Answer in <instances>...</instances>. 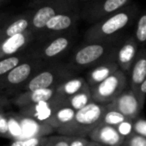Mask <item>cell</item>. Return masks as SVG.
I'll use <instances>...</instances> for the list:
<instances>
[{
    "mask_svg": "<svg viewBox=\"0 0 146 146\" xmlns=\"http://www.w3.org/2000/svg\"><path fill=\"white\" fill-rule=\"evenodd\" d=\"M139 49L140 46L134 39L133 35L126 37L125 39L120 41L118 44L115 55L116 62H117L120 70L123 71L126 75L129 74Z\"/></svg>",
    "mask_w": 146,
    "mask_h": 146,
    "instance_id": "cell-12",
    "label": "cell"
},
{
    "mask_svg": "<svg viewBox=\"0 0 146 146\" xmlns=\"http://www.w3.org/2000/svg\"><path fill=\"white\" fill-rule=\"evenodd\" d=\"M138 94H139V96L142 98V99L145 100V97H146V78H145V80L143 81V83L140 85Z\"/></svg>",
    "mask_w": 146,
    "mask_h": 146,
    "instance_id": "cell-34",
    "label": "cell"
},
{
    "mask_svg": "<svg viewBox=\"0 0 146 146\" xmlns=\"http://www.w3.org/2000/svg\"><path fill=\"white\" fill-rule=\"evenodd\" d=\"M79 19L80 14H77L74 11L58 13L47 22L41 34L48 39L51 37L65 34V33L74 32V29Z\"/></svg>",
    "mask_w": 146,
    "mask_h": 146,
    "instance_id": "cell-10",
    "label": "cell"
},
{
    "mask_svg": "<svg viewBox=\"0 0 146 146\" xmlns=\"http://www.w3.org/2000/svg\"><path fill=\"white\" fill-rule=\"evenodd\" d=\"M118 69H119V66L116 62V57L113 56L104 62L90 68L87 71L85 79L89 87H93V86L99 84L100 82L104 81L106 78L112 75Z\"/></svg>",
    "mask_w": 146,
    "mask_h": 146,
    "instance_id": "cell-17",
    "label": "cell"
},
{
    "mask_svg": "<svg viewBox=\"0 0 146 146\" xmlns=\"http://www.w3.org/2000/svg\"><path fill=\"white\" fill-rule=\"evenodd\" d=\"M31 16H32V13L25 12L11 19L8 23H5L4 25H2V27L0 29V42L9 38V37L19 34V33H23L30 30Z\"/></svg>",
    "mask_w": 146,
    "mask_h": 146,
    "instance_id": "cell-19",
    "label": "cell"
},
{
    "mask_svg": "<svg viewBox=\"0 0 146 146\" xmlns=\"http://www.w3.org/2000/svg\"><path fill=\"white\" fill-rule=\"evenodd\" d=\"M89 87L87 81L82 76H72L55 87V96L59 99H66L78 92L83 91Z\"/></svg>",
    "mask_w": 146,
    "mask_h": 146,
    "instance_id": "cell-20",
    "label": "cell"
},
{
    "mask_svg": "<svg viewBox=\"0 0 146 146\" xmlns=\"http://www.w3.org/2000/svg\"><path fill=\"white\" fill-rule=\"evenodd\" d=\"M61 102H62V99H59L56 96H54V98L50 101L41 102V103L34 104V105L20 108L19 114L23 117L48 125V122L52 117L53 112L55 111L57 106L61 104Z\"/></svg>",
    "mask_w": 146,
    "mask_h": 146,
    "instance_id": "cell-13",
    "label": "cell"
},
{
    "mask_svg": "<svg viewBox=\"0 0 146 146\" xmlns=\"http://www.w3.org/2000/svg\"><path fill=\"white\" fill-rule=\"evenodd\" d=\"M76 1H82V2H90V1H93V0H76Z\"/></svg>",
    "mask_w": 146,
    "mask_h": 146,
    "instance_id": "cell-38",
    "label": "cell"
},
{
    "mask_svg": "<svg viewBox=\"0 0 146 146\" xmlns=\"http://www.w3.org/2000/svg\"><path fill=\"white\" fill-rule=\"evenodd\" d=\"M75 40L73 32L51 37L38 47L32 55L44 63L46 61L56 60L71 50Z\"/></svg>",
    "mask_w": 146,
    "mask_h": 146,
    "instance_id": "cell-7",
    "label": "cell"
},
{
    "mask_svg": "<svg viewBox=\"0 0 146 146\" xmlns=\"http://www.w3.org/2000/svg\"><path fill=\"white\" fill-rule=\"evenodd\" d=\"M76 111L73 108L63 104V101L61 104H59L56 107L55 111L53 112L52 117L50 118L48 122V125L51 126L55 131L61 129V128L67 126L75 116Z\"/></svg>",
    "mask_w": 146,
    "mask_h": 146,
    "instance_id": "cell-21",
    "label": "cell"
},
{
    "mask_svg": "<svg viewBox=\"0 0 146 146\" xmlns=\"http://www.w3.org/2000/svg\"><path fill=\"white\" fill-rule=\"evenodd\" d=\"M6 20V15H4V14H0V26H2V25H4L3 24V22Z\"/></svg>",
    "mask_w": 146,
    "mask_h": 146,
    "instance_id": "cell-37",
    "label": "cell"
},
{
    "mask_svg": "<svg viewBox=\"0 0 146 146\" xmlns=\"http://www.w3.org/2000/svg\"><path fill=\"white\" fill-rule=\"evenodd\" d=\"M1 27H2V26H0V29H1Z\"/></svg>",
    "mask_w": 146,
    "mask_h": 146,
    "instance_id": "cell-39",
    "label": "cell"
},
{
    "mask_svg": "<svg viewBox=\"0 0 146 146\" xmlns=\"http://www.w3.org/2000/svg\"><path fill=\"white\" fill-rule=\"evenodd\" d=\"M51 2L54 3H63V4H70L73 5V2L76 1V0H50Z\"/></svg>",
    "mask_w": 146,
    "mask_h": 146,
    "instance_id": "cell-35",
    "label": "cell"
},
{
    "mask_svg": "<svg viewBox=\"0 0 146 146\" xmlns=\"http://www.w3.org/2000/svg\"><path fill=\"white\" fill-rule=\"evenodd\" d=\"M44 64L43 61L31 54L29 58L0 78V90H14L15 88L20 89L28 80H30L43 68Z\"/></svg>",
    "mask_w": 146,
    "mask_h": 146,
    "instance_id": "cell-5",
    "label": "cell"
},
{
    "mask_svg": "<svg viewBox=\"0 0 146 146\" xmlns=\"http://www.w3.org/2000/svg\"><path fill=\"white\" fill-rule=\"evenodd\" d=\"M1 2H2V1H0V3H1Z\"/></svg>",
    "mask_w": 146,
    "mask_h": 146,
    "instance_id": "cell-40",
    "label": "cell"
},
{
    "mask_svg": "<svg viewBox=\"0 0 146 146\" xmlns=\"http://www.w3.org/2000/svg\"><path fill=\"white\" fill-rule=\"evenodd\" d=\"M74 73L67 68L66 65H51L42 68L30 80L20 88V92L37 89L55 88L68 78L72 77Z\"/></svg>",
    "mask_w": 146,
    "mask_h": 146,
    "instance_id": "cell-4",
    "label": "cell"
},
{
    "mask_svg": "<svg viewBox=\"0 0 146 146\" xmlns=\"http://www.w3.org/2000/svg\"><path fill=\"white\" fill-rule=\"evenodd\" d=\"M127 75L123 71L118 69L104 81L90 87L92 101L102 105H108L124 90L127 89Z\"/></svg>",
    "mask_w": 146,
    "mask_h": 146,
    "instance_id": "cell-6",
    "label": "cell"
},
{
    "mask_svg": "<svg viewBox=\"0 0 146 146\" xmlns=\"http://www.w3.org/2000/svg\"><path fill=\"white\" fill-rule=\"evenodd\" d=\"M125 119H127V118H126L123 114L120 113V112L116 111V110H114V109L107 108L103 118H102L101 123L116 127V126L119 125V124L121 123V122H123Z\"/></svg>",
    "mask_w": 146,
    "mask_h": 146,
    "instance_id": "cell-27",
    "label": "cell"
},
{
    "mask_svg": "<svg viewBox=\"0 0 146 146\" xmlns=\"http://www.w3.org/2000/svg\"><path fill=\"white\" fill-rule=\"evenodd\" d=\"M0 1H3V0H0Z\"/></svg>",
    "mask_w": 146,
    "mask_h": 146,
    "instance_id": "cell-41",
    "label": "cell"
},
{
    "mask_svg": "<svg viewBox=\"0 0 146 146\" xmlns=\"http://www.w3.org/2000/svg\"><path fill=\"white\" fill-rule=\"evenodd\" d=\"M86 146H103V145H101V144L97 143V142H94V141H92V140L89 139V141H88V143Z\"/></svg>",
    "mask_w": 146,
    "mask_h": 146,
    "instance_id": "cell-36",
    "label": "cell"
},
{
    "mask_svg": "<svg viewBox=\"0 0 146 146\" xmlns=\"http://www.w3.org/2000/svg\"><path fill=\"white\" fill-rule=\"evenodd\" d=\"M10 123H11L10 114L4 112V110L0 111V137H4V138L14 140L13 134L11 132Z\"/></svg>",
    "mask_w": 146,
    "mask_h": 146,
    "instance_id": "cell-26",
    "label": "cell"
},
{
    "mask_svg": "<svg viewBox=\"0 0 146 146\" xmlns=\"http://www.w3.org/2000/svg\"><path fill=\"white\" fill-rule=\"evenodd\" d=\"M29 57H30V55L27 54H16L0 59V78L6 75L7 73L10 72L13 68H15L17 65L22 63Z\"/></svg>",
    "mask_w": 146,
    "mask_h": 146,
    "instance_id": "cell-24",
    "label": "cell"
},
{
    "mask_svg": "<svg viewBox=\"0 0 146 146\" xmlns=\"http://www.w3.org/2000/svg\"><path fill=\"white\" fill-rule=\"evenodd\" d=\"M122 146H124V145H122Z\"/></svg>",
    "mask_w": 146,
    "mask_h": 146,
    "instance_id": "cell-42",
    "label": "cell"
},
{
    "mask_svg": "<svg viewBox=\"0 0 146 146\" xmlns=\"http://www.w3.org/2000/svg\"><path fill=\"white\" fill-rule=\"evenodd\" d=\"M89 141V138L81 136H71V141L69 146H86Z\"/></svg>",
    "mask_w": 146,
    "mask_h": 146,
    "instance_id": "cell-32",
    "label": "cell"
},
{
    "mask_svg": "<svg viewBox=\"0 0 146 146\" xmlns=\"http://www.w3.org/2000/svg\"><path fill=\"white\" fill-rule=\"evenodd\" d=\"M71 141V136L65 135H52L48 136L44 146H69Z\"/></svg>",
    "mask_w": 146,
    "mask_h": 146,
    "instance_id": "cell-28",
    "label": "cell"
},
{
    "mask_svg": "<svg viewBox=\"0 0 146 146\" xmlns=\"http://www.w3.org/2000/svg\"><path fill=\"white\" fill-rule=\"evenodd\" d=\"M8 99L7 97L4 95V94H1L0 93V111H2L4 110V108L8 105Z\"/></svg>",
    "mask_w": 146,
    "mask_h": 146,
    "instance_id": "cell-33",
    "label": "cell"
},
{
    "mask_svg": "<svg viewBox=\"0 0 146 146\" xmlns=\"http://www.w3.org/2000/svg\"><path fill=\"white\" fill-rule=\"evenodd\" d=\"M139 7L132 3L126 8L92 24L84 33V42H118L121 34L135 24Z\"/></svg>",
    "mask_w": 146,
    "mask_h": 146,
    "instance_id": "cell-1",
    "label": "cell"
},
{
    "mask_svg": "<svg viewBox=\"0 0 146 146\" xmlns=\"http://www.w3.org/2000/svg\"><path fill=\"white\" fill-rule=\"evenodd\" d=\"M146 78V48L141 47L138 51L131 70L129 72V85L134 92L138 94L140 85ZM139 95V94H138Z\"/></svg>",
    "mask_w": 146,
    "mask_h": 146,
    "instance_id": "cell-18",
    "label": "cell"
},
{
    "mask_svg": "<svg viewBox=\"0 0 146 146\" xmlns=\"http://www.w3.org/2000/svg\"><path fill=\"white\" fill-rule=\"evenodd\" d=\"M90 140L103 146H122L124 144V139L114 126L99 124L88 136Z\"/></svg>",
    "mask_w": 146,
    "mask_h": 146,
    "instance_id": "cell-16",
    "label": "cell"
},
{
    "mask_svg": "<svg viewBox=\"0 0 146 146\" xmlns=\"http://www.w3.org/2000/svg\"><path fill=\"white\" fill-rule=\"evenodd\" d=\"M116 129H117L118 133L126 139L127 137H129L130 135L134 133V128H133V120L130 119H125L123 122L119 124V125L116 126Z\"/></svg>",
    "mask_w": 146,
    "mask_h": 146,
    "instance_id": "cell-29",
    "label": "cell"
},
{
    "mask_svg": "<svg viewBox=\"0 0 146 146\" xmlns=\"http://www.w3.org/2000/svg\"><path fill=\"white\" fill-rule=\"evenodd\" d=\"M73 5L63 4V3H47L42 5L41 7L37 8L31 16L30 23V31L34 35L41 33L45 28L47 22L52 18L53 16L57 15L58 13L66 12V11H73Z\"/></svg>",
    "mask_w": 146,
    "mask_h": 146,
    "instance_id": "cell-11",
    "label": "cell"
},
{
    "mask_svg": "<svg viewBox=\"0 0 146 146\" xmlns=\"http://www.w3.org/2000/svg\"><path fill=\"white\" fill-rule=\"evenodd\" d=\"M133 0H93L87 2L82 9L80 16L92 24L126 8Z\"/></svg>",
    "mask_w": 146,
    "mask_h": 146,
    "instance_id": "cell-8",
    "label": "cell"
},
{
    "mask_svg": "<svg viewBox=\"0 0 146 146\" xmlns=\"http://www.w3.org/2000/svg\"><path fill=\"white\" fill-rule=\"evenodd\" d=\"M124 146H146V138L141 135L133 133L124 141Z\"/></svg>",
    "mask_w": 146,
    "mask_h": 146,
    "instance_id": "cell-30",
    "label": "cell"
},
{
    "mask_svg": "<svg viewBox=\"0 0 146 146\" xmlns=\"http://www.w3.org/2000/svg\"><path fill=\"white\" fill-rule=\"evenodd\" d=\"M121 41V40H120ZM118 42H84L73 51L65 65L73 73L86 70L115 56Z\"/></svg>",
    "mask_w": 146,
    "mask_h": 146,
    "instance_id": "cell-2",
    "label": "cell"
},
{
    "mask_svg": "<svg viewBox=\"0 0 146 146\" xmlns=\"http://www.w3.org/2000/svg\"><path fill=\"white\" fill-rule=\"evenodd\" d=\"M107 110V106L91 101L88 105L77 110L74 119L67 126L57 130L59 135L81 136L87 137L89 134L101 124L102 118Z\"/></svg>",
    "mask_w": 146,
    "mask_h": 146,
    "instance_id": "cell-3",
    "label": "cell"
},
{
    "mask_svg": "<svg viewBox=\"0 0 146 146\" xmlns=\"http://www.w3.org/2000/svg\"><path fill=\"white\" fill-rule=\"evenodd\" d=\"M35 35L30 30L19 33L0 42V59L19 54L31 42Z\"/></svg>",
    "mask_w": 146,
    "mask_h": 146,
    "instance_id": "cell-15",
    "label": "cell"
},
{
    "mask_svg": "<svg viewBox=\"0 0 146 146\" xmlns=\"http://www.w3.org/2000/svg\"><path fill=\"white\" fill-rule=\"evenodd\" d=\"M55 88H48V89H37L30 90V91L19 92L11 100L15 106L20 108L26 106L34 105L41 102L50 101L55 96Z\"/></svg>",
    "mask_w": 146,
    "mask_h": 146,
    "instance_id": "cell-14",
    "label": "cell"
},
{
    "mask_svg": "<svg viewBox=\"0 0 146 146\" xmlns=\"http://www.w3.org/2000/svg\"><path fill=\"white\" fill-rule=\"evenodd\" d=\"M133 37L139 46L146 44V9L140 11L134 24Z\"/></svg>",
    "mask_w": 146,
    "mask_h": 146,
    "instance_id": "cell-23",
    "label": "cell"
},
{
    "mask_svg": "<svg viewBox=\"0 0 146 146\" xmlns=\"http://www.w3.org/2000/svg\"><path fill=\"white\" fill-rule=\"evenodd\" d=\"M48 136H31L13 140L9 146H44Z\"/></svg>",
    "mask_w": 146,
    "mask_h": 146,
    "instance_id": "cell-25",
    "label": "cell"
},
{
    "mask_svg": "<svg viewBox=\"0 0 146 146\" xmlns=\"http://www.w3.org/2000/svg\"><path fill=\"white\" fill-rule=\"evenodd\" d=\"M62 101H63V104L73 108L75 111L81 109V108L85 107L86 105H88V104L92 101L90 87L86 88L83 91L78 92L75 95H72V96H70V97L66 98V99H63Z\"/></svg>",
    "mask_w": 146,
    "mask_h": 146,
    "instance_id": "cell-22",
    "label": "cell"
},
{
    "mask_svg": "<svg viewBox=\"0 0 146 146\" xmlns=\"http://www.w3.org/2000/svg\"><path fill=\"white\" fill-rule=\"evenodd\" d=\"M145 100L142 99L136 92L131 88H127L118 95L111 103H109L107 108L114 109L123 114L127 119L135 120L139 117L143 108Z\"/></svg>",
    "mask_w": 146,
    "mask_h": 146,
    "instance_id": "cell-9",
    "label": "cell"
},
{
    "mask_svg": "<svg viewBox=\"0 0 146 146\" xmlns=\"http://www.w3.org/2000/svg\"><path fill=\"white\" fill-rule=\"evenodd\" d=\"M134 133L141 135L146 138V119L142 117H138L133 120Z\"/></svg>",
    "mask_w": 146,
    "mask_h": 146,
    "instance_id": "cell-31",
    "label": "cell"
}]
</instances>
